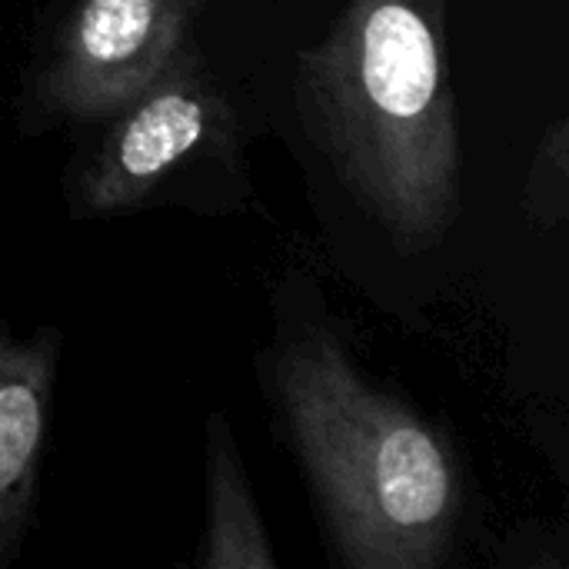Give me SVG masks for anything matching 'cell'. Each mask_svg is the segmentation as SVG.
<instances>
[{
	"mask_svg": "<svg viewBox=\"0 0 569 569\" xmlns=\"http://www.w3.org/2000/svg\"><path fill=\"white\" fill-rule=\"evenodd\" d=\"M443 0H347L300 53L297 103L350 197L403 253L447 240L463 213V147Z\"/></svg>",
	"mask_w": 569,
	"mask_h": 569,
	"instance_id": "1",
	"label": "cell"
},
{
	"mask_svg": "<svg viewBox=\"0 0 569 569\" xmlns=\"http://www.w3.org/2000/svg\"><path fill=\"white\" fill-rule=\"evenodd\" d=\"M273 393L343 567L437 569L450 560L467 490L443 433L373 387L327 327L280 343Z\"/></svg>",
	"mask_w": 569,
	"mask_h": 569,
	"instance_id": "2",
	"label": "cell"
},
{
	"mask_svg": "<svg viewBox=\"0 0 569 569\" xmlns=\"http://www.w3.org/2000/svg\"><path fill=\"white\" fill-rule=\"evenodd\" d=\"M203 3L77 0L30 83L33 113L107 123L180 57Z\"/></svg>",
	"mask_w": 569,
	"mask_h": 569,
	"instance_id": "3",
	"label": "cell"
},
{
	"mask_svg": "<svg viewBox=\"0 0 569 569\" xmlns=\"http://www.w3.org/2000/svg\"><path fill=\"white\" fill-rule=\"evenodd\" d=\"M107 123V137L77 187L90 213L133 210L190 157H223V150L237 143L230 100L193 47H183L180 57Z\"/></svg>",
	"mask_w": 569,
	"mask_h": 569,
	"instance_id": "4",
	"label": "cell"
},
{
	"mask_svg": "<svg viewBox=\"0 0 569 569\" xmlns=\"http://www.w3.org/2000/svg\"><path fill=\"white\" fill-rule=\"evenodd\" d=\"M57 363V330L17 337L0 323V563L20 553L33 527Z\"/></svg>",
	"mask_w": 569,
	"mask_h": 569,
	"instance_id": "5",
	"label": "cell"
},
{
	"mask_svg": "<svg viewBox=\"0 0 569 569\" xmlns=\"http://www.w3.org/2000/svg\"><path fill=\"white\" fill-rule=\"evenodd\" d=\"M200 567L207 569H273L267 530L260 523L250 480L243 473L230 420L207 417V533Z\"/></svg>",
	"mask_w": 569,
	"mask_h": 569,
	"instance_id": "6",
	"label": "cell"
},
{
	"mask_svg": "<svg viewBox=\"0 0 569 569\" xmlns=\"http://www.w3.org/2000/svg\"><path fill=\"white\" fill-rule=\"evenodd\" d=\"M567 120H557L540 140L527 180V210L540 227H557L567 217Z\"/></svg>",
	"mask_w": 569,
	"mask_h": 569,
	"instance_id": "7",
	"label": "cell"
}]
</instances>
